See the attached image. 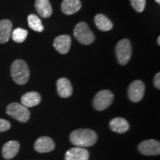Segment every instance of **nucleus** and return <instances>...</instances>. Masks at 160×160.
I'll return each mask as SVG.
<instances>
[{"label":"nucleus","instance_id":"393cba45","mask_svg":"<svg viewBox=\"0 0 160 160\" xmlns=\"http://www.w3.org/2000/svg\"><path fill=\"white\" fill-rule=\"evenodd\" d=\"M157 42H158V45H160V37H158V39H157Z\"/></svg>","mask_w":160,"mask_h":160},{"label":"nucleus","instance_id":"f8f14e48","mask_svg":"<svg viewBox=\"0 0 160 160\" xmlns=\"http://www.w3.org/2000/svg\"><path fill=\"white\" fill-rule=\"evenodd\" d=\"M57 92L62 98L70 97L73 93V87L67 78H60L57 82Z\"/></svg>","mask_w":160,"mask_h":160},{"label":"nucleus","instance_id":"4be33fe9","mask_svg":"<svg viewBox=\"0 0 160 160\" xmlns=\"http://www.w3.org/2000/svg\"><path fill=\"white\" fill-rule=\"evenodd\" d=\"M131 3L133 8L136 11L141 13L145 8L146 0H131Z\"/></svg>","mask_w":160,"mask_h":160},{"label":"nucleus","instance_id":"dca6fc26","mask_svg":"<svg viewBox=\"0 0 160 160\" xmlns=\"http://www.w3.org/2000/svg\"><path fill=\"white\" fill-rule=\"evenodd\" d=\"M81 8L82 4L80 0H64L61 5L62 11L67 15L77 13Z\"/></svg>","mask_w":160,"mask_h":160},{"label":"nucleus","instance_id":"39448f33","mask_svg":"<svg viewBox=\"0 0 160 160\" xmlns=\"http://www.w3.org/2000/svg\"><path fill=\"white\" fill-rule=\"evenodd\" d=\"M6 111L10 117L18 120L20 122H27L31 116V113L28 108L17 102L11 103L8 105Z\"/></svg>","mask_w":160,"mask_h":160},{"label":"nucleus","instance_id":"f257e3e1","mask_svg":"<svg viewBox=\"0 0 160 160\" xmlns=\"http://www.w3.org/2000/svg\"><path fill=\"white\" fill-rule=\"evenodd\" d=\"M98 139L97 133L91 129H77L70 135L71 142L76 147L88 148L95 145Z\"/></svg>","mask_w":160,"mask_h":160},{"label":"nucleus","instance_id":"9d476101","mask_svg":"<svg viewBox=\"0 0 160 160\" xmlns=\"http://www.w3.org/2000/svg\"><path fill=\"white\" fill-rule=\"evenodd\" d=\"M71 45V38L68 35H61L55 38L53 41V47L55 49L62 53L65 54L68 53Z\"/></svg>","mask_w":160,"mask_h":160},{"label":"nucleus","instance_id":"7ed1b4c3","mask_svg":"<svg viewBox=\"0 0 160 160\" xmlns=\"http://www.w3.org/2000/svg\"><path fill=\"white\" fill-rule=\"evenodd\" d=\"M73 34L80 43L83 45H90L95 40V37L93 32L89 28L86 22H82L75 26L73 29Z\"/></svg>","mask_w":160,"mask_h":160},{"label":"nucleus","instance_id":"5701e85b","mask_svg":"<svg viewBox=\"0 0 160 160\" xmlns=\"http://www.w3.org/2000/svg\"><path fill=\"white\" fill-rule=\"evenodd\" d=\"M11 128V123L7 120L0 119V132H5Z\"/></svg>","mask_w":160,"mask_h":160},{"label":"nucleus","instance_id":"f03ea898","mask_svg":"<svg viewBox=\"0 0 160 160\" xmlns=\"http://www.w3.org/2000/svg\"><path fill=\"white\" fill-rule=\"evenodd\" d=\"M12 79L18 85H25L28 82L30 70L28 65L22 59H17L12 63L11 68Z\"/></svg>","mask_w":160,"mask_h":160},{"label":"nucleus","instance_id":"423d86ee","mask_svg":"<svg viewBox=\"0 0 160 160\" xmlns=\"http://www.w3.org/2000/svg\"><path fill=\"white\" fill-rule=\"evenodd\" d=\"M113 101V94L111 91L103 90L96 94L93 98V105L97 111H101L107 109Z\"/></svg>","mask_w":160,"mask_h":160},{"label":"nucleus","instance_id":"9b49d317","mask_svg":"<svg viewBox=\"0 0 160 160\" xmlns=\"http://www.w3.org/2000/svg\"><path fill=\"white\" fill-rule=\"evenodd\" d=\"M89 152L85 148L74 147L65 153V160H88Z\"/></svg>","mask_w":160,"mask_h":160},{"label":"nucleus","instance_id":"6e6552de","mask_svg":"<svg viewBox=\"0 0 160 160\" xmlns=\"http://www.w3.org/2000/svg\"><path fill=\"white\" fill-rule=\"evenodd\" d=\"M141 153L146 156H157L160 153V143L154 139H148L142 142L138 146Z\"/></svg>","mask_w":160,"mask_h":160},{"label":"nucleus","instance_id":"412c9836","mask_svg":"<svg viewBox=\"0 0 160 160\" xmlns=\"http://www.w3.org/2000/svg\"><path fill=\"white\" fill-rule=\"evenodd\" d=\"M28 34V32L27 30L18 28H16L12 31L11 37L13 41L16 42L21 43L23 42L26 39Z\"/></svg>","mask_w":160,"mask_h":160},{"label":"nucleus","instance_id":"b1692460","mask_svg":"<svg viewBox=\"0 0 160 160\" xmlns=\"http://www.w3.org/2000/svg\"><path fill=\"white\" fill-rule=\"evenodd\" d=\"M153 82H154L155 87L157 88V89H159L160 88V73H158L156 74Z\"/></svg>","mask_w":160,"mask_h":160},{"label":"nucleus","instance_id":"2eb2a0df","mask_svg":"<svg viewBox=\"0 0 160 160\" xmlns=\"http://www.w3.org/2000/svg\"><path fill=\"white\" fill-rule=\"evenodd\" d=\"M13 31V24L8 19L0 21V43H5L9 41Z\"/></svg>","mask_w":160,"mask_h":160},{"label":"nucleus","instance_id":"4468645a","mask_svg":"<svg viewBox=\"0 0 160 160\" xmlns=\"http://www.w3.org/2000/svg\"><path fill=\"white\" fill-rule=\"evenodd\" d=\"M20 145L17 141L12 140L6 142L2 148V156L5 159H11L16 157L19 151Z\"/></svg>","mask_w":160,"mask_h":160},{"label":"nucleus","instance_id":"aec40b11","mask_svg":"<svg viewBox=\"0 0 160 160\" xmlns=\"http://www.w3.org/2000/svg\"><path fill=\"white\" fill-rule=\"evenodd\" d=\"M28 25L32 30L37 32H42L44 31V26L41 19L36 14H30L28 17Z\"/></svg>","mask_w":160,"mask_h":160},{"label":"nucleus","instance_id":"6ab92c4d","mask_svg":"<svg viewBox=\"0 0 160 160\" xmlns=\"http://www.w3.org/2000/svg\"><path fill=\"white\" fill-rule=\"evenodd\" d=\"M95 25L99 30L102 31H108L113 28V23L105 15L99 14L96 15L94 17Z\"/></svg>","mask_w":160,"mask_h":160},{"label":"nucleus","instance_id":"a211bd4d","mask_svg":"<svg viewBox=\"0 0 160 160\" xmlns=\"http://www.w3.org/2000/svg\"><path fill=\"white\" fill-rule=\"evenodd\" d=\"M35 8L42 17L48 18L52 15V7L49 0H36Z\"/></svg>","mask_w":160,"mask_h":160},{"label":"nucleus","instance_id":"a878e982","mask_svg":"<svg viewBox=\"0 0 160 160\" xmlns=\"http://www.w3.org/2000/svg\"><path fill=\"white\" fill-rule=\"evenodd\" d=\"M156 2H157L158 3V4H159L160 3V0H155Z\"/></svg>","mask_w":160,"mask_h":160},{"label":"nucleus","instance_id":"f3484780","mask_svg":"<svg viewBox=\"0 0 160 160\" xmlns=\"http://www.w3.org/2000/svg\"><path fill=\"white\" fill-rule=\"evenodd\" d=\"M109 125L112 131L118 133H124L129 130V123L122 117L113 118L110 122Z\"/></svg>","mask_w":160,"mask_h":160},{"label":"nucleus","instance_id":"1a4fd4ad","mask_svg":"<svg viewBox=\"0 0 160 160\" xmlns=\"http://www.w3.org/2000/svg\"><path fill=\"white\" fill-rule=\"evenodd\" d=\"M34 148L39 153H48L55 148L53 140L48 137H41L37 139L34 144Z\"/></svg>","mask_w":160,"mask_h":160},{"label":"nucleus","instance_id":"20e7f679","mask_svg":"<svg viewBox=\"0 0 160 160\" xmlns=\"http://www.w3.org/2000/svg\"><path fill=\"white\" fill-rule=\"evenodd\" d=\"M116 56L119 63L125 65L131 59L132 56V46L128 39L120 40L116 46Z\"/></svg>","mask_w":160,"mask_h":160},{"label":"nucleus","instance_id":"0eeeda50","mask_svg":"<svg viewBox=\"0 0 160 160\" xmlns=\"http://www.w3.org/2000/svg\"><path fill=\"white\" fill-rule=\"evenodd\" d=\"M145 85L141 80H135L129 85L128 94L129 99L133 102H139L144 97Z\"/></svg>","mask_w":160,"mask_h":160},{"label":"nucleus","instance_id":"ddd939ff","mask_svg":"<svg viewBox=\"0 0 160 160\" xmlns=\"http://www.w3.org/2000/svg\"><path fill=\"white\" fill-rule=\"evenodd\" d=\"M41 96L36 91L26 93L21 98L22 105L26 108H32L39 105L41 102Z\"/></svg>","mask_w":160,"mask_h":160}]
</instances>
